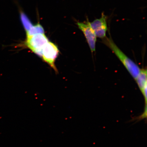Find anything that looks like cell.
<instances>
[{
    "label": "cell",
    "mask_w": 147,
    "mask_h": 147,
    "mask_svg": "<svg viewBox=\"0 0 147 147\" xmlns=\"http://www.w3.org/2000/svg\"><path fill=\"white\" fill-rule=\"evenodd\" d=\"M59 52L58 47L52 42H49L44 46L42 57L53 68L56 69L55 62Z\"/></svg>",
    "instance_id": "4"
},
{
    "label": "cell",
    "mask_w": 147,
    "mask_h": 147,
    "mask_svg": "<svg viewBox=\"0 0 147 147\" xmlns=\"http://www.w3.org/2000/svg\"><path fill=\"white\" fill-rule=\"evenodd\" d=\"M77 25L83 33L91 51L94 52L96 49L97 36L90 25V22L88 20L84 22H78Z\"/></svg>",
    "instance_id": "3"
},
{
    "label": "cell",
    "mask_w": 147,
    "mask_h": 147,
    "mask_svg": "<svg viewBox=\"0 0 147 147\" xmlns=\"http://www.w3.org/2000/svg\"><path fill=\"white\" fill-rule=\"evenodd\" d=\"M90 24L97 37L103 39L106 37L108 27L107 16L104 13H102L100 18L95 20L92 22H90Z\"/></svg>",
    "instance_id": "5"
},
{
    "label": "cell",
    "mask_w": 147,
    "mask_h": 147,
    "mask_svg": "<svg viewBox=\"0 0 147 147\" xmlns=\"http://www.w3.org/2000/svg\"><path fill=\"white\" fill-rule=\"evenodd\" d=\"M104 43L107 46L119 59L128 72L136 80L140 72V69L136 64L123 52L114 42L111 38H103Z\"/></svg>",
    "instance_id": "1"
},
{
    "label": "cell",
    "mask_w": 147,
    "mask_h": 147,
    "mask_svg": "<svg viewBox=\"0 0 147 147\" xmlns=\"http://www.w3.org/2000/svg\"><path fill=\"white\" fill-rule=\"evenodd\" d=\"M27 37L38 34H43L45 32L43 27L39 24L33 26L27 31Z\"/></svg>",
    "instance_id": "7"
},
{
    "label": "cell",
    "mask_w": 147,
    "mask_h": 147,
    "mask_svg": "<svg viewBox=\"0 0 147 147\" xmlns=\"http://www.w3.org/2000/svg\"><path fill=\"white\" fill-rule=\"evenodd\" d=\"M138 86L144 96L145 104H147V70L141 69L138 76L136 79Z\"/></svg>",
    "instance_id": "6"
},
{
    "label": "cell",
    "mask_w": 147,
    "mask_h": 147,
    "mask_svg": "<svg viewBox=\"0 0 147 147\" xmlns=\"http://www.w3.org/2000/svg\"><path fill=\"white\" fill-rule=\"evenodd\" d=\"M49 42L45 34H38L28 37L26 45L35 54L42 57L44 46Z\"/></svg>",
    "instance_id": "2"
},
{
    "label": "cell",
    "mask_w": 147,
    "mask_h": 147,
    "mask_svg": "<svg viewBox=\"0 0 147 147\" xmlns=\"http://www.w3.org/2000/svg\"><path fill=\"white\" fill-rule=\"evenodd\" d=\"M20 18L22 22V24L26 32L28 31L33 25L31 23L30 20L27 16L24 13L22 12L20 16Z\"/></svg>",
    "instance_id": "8"
}]
</instances>
